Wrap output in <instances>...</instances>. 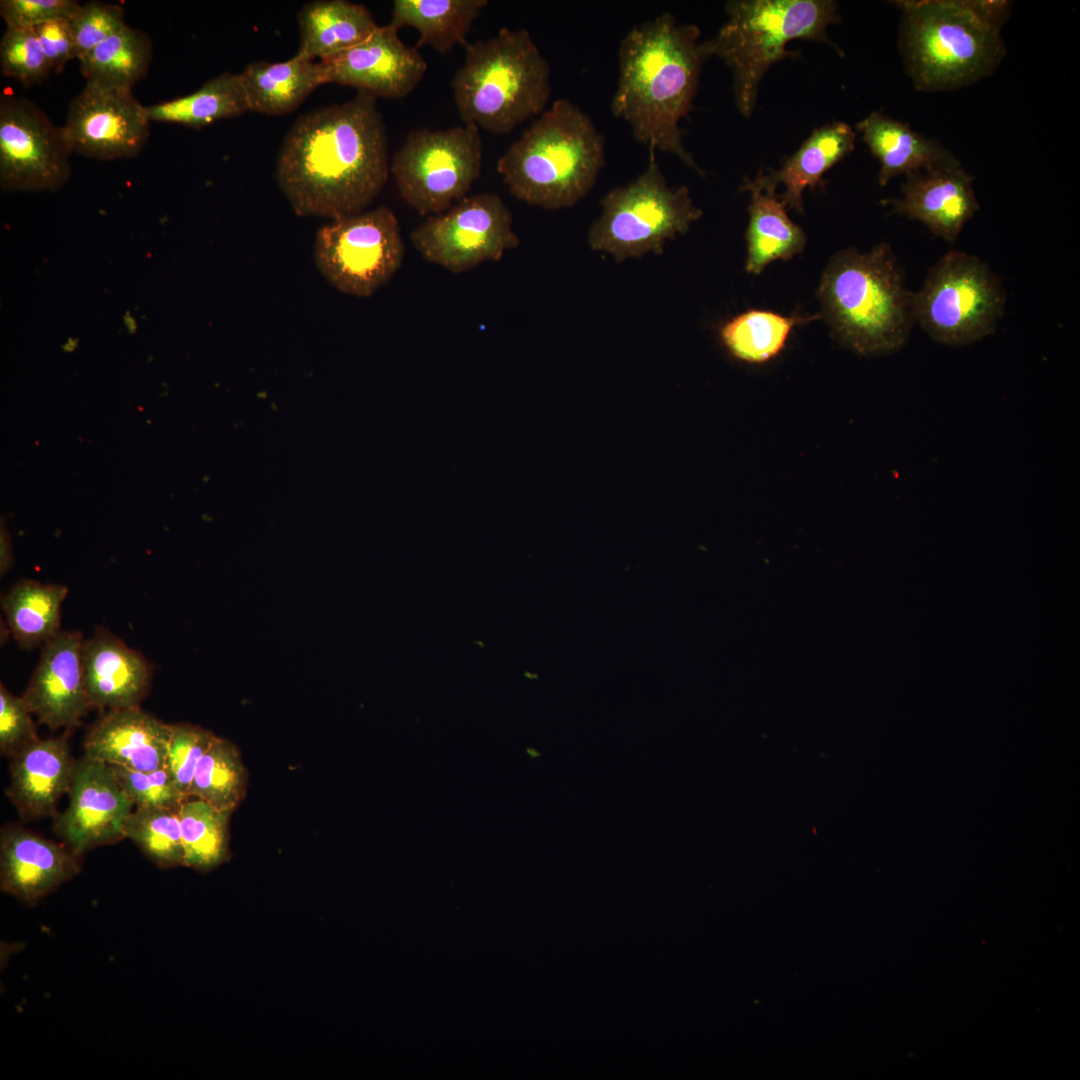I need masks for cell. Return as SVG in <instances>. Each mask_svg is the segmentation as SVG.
Segmentation results:
<instances>
[{"instance_id": "6da1fadb", "label": "cell", "mask_w": 1080, "mask_h": 1080, "mask_svg": "<svg viewBox=\"0 0 1080 1080\" xmlns=\"http://www.w3.org/2000/svg\"><path fill=\"white\" fill-rule=\"evenodd\" d=\"M377 98L358 91L301 115L288 130L275 178L295 214L341 218L366 210L381 192L390 162Z\"/></svg>"}, {"instance_id": "7a4b0ae2", "label": "cell", "mask_w": 1080, "mask_h": 1080, "mask_svg": "<svg viewBox=\"0 0 1080 1080\" xmlns=\"http://www.w3.org/2000/svg\"><path fill=\"white\" fill-rule=\"evenodd\" d=\"M700 35L696 25L679 23L670 12L633 26L619 44L611 111L649 151L673 154L703 175L680 128L693 107L702 65L711 57Z\"/></svg>"}, {"instance_id": "3957f363", "label": "cell", "mask_w": 1080, "mask_h": 1080, "mask_svg": "<svg viewBox=\"0 0 1080 1080\" xmlns=\"http://www.w3.org/2000/svg\"><path fill=\"white\" fill-rule=\"evenodd\" d=\"M899 49L918 91L944 92L991 75L1005 56L1001 27L1011 2L901 0Z\"/></svg>"}, {"instance_id": "277c9868", "label": "cell", "mask_w": 1080, "mask_h": 1080, "mask_svg": "<svg viewBox=\"0 0 1080 1080\" xmlns=\"http://www.w3.org/2000/svg\"><path fill=\"white\" fill-rule=\"evenodd\" d=\"M605 163V141L591 118L568 99H557L497 161L496 169L518 200L547 210L576 205Z\"/></svg>"}, {"instance_id": "5b68a950", "label": "cell", "mask_w": 1080, "mask_h": 1080, "mask_svg": "<svg viewBox=\"0 0 1080 1080\" xmlns=\"http://www.w3.org/2000/svg\"><path fill=\"white\" fill-rule=\"evenodd\" d=\"M913 293L884 243L869 252L838 253L818 289L835 336L863 356L890 354L905 345L915 322Z\"/></svg>"}, {"instance_id": "8992f818", "label": "cell", "mask_w": 1080, "mask_h": 1080, "mask_svg": "<svg viewBox=\"0 0 1080 1080\" xmlns=\"http://www.w3.org/2000/svg\"><path fill=\"white\" fill-rule=\"evenodd\" d=\"M464 49L463 64L451 80L463 123L508 134L546 109L551 69L529 31L502 27Z\"/></svg>"}, {"instance_id": "52a82bcc", "label": "cell", "mask_w": 1080, "mask_h": 1080, "mask_svg": "<svg viewBox=\"0 0 1080 1080\" xmlns=\"http://www.w3.org/2000/svg\"><path fill=\"white\" fill-rule=\"evenodd\" d=\"M727 19L708 40L710 56L732 70L738 111L749 117L759 84L769 68L793 55L786 45L796 39L822 42L836 48L827 28L840 21L838 5L830 0H731Z\"/></svg>"}, {"instance_id": "ba28073f", "label": "cell", "mask_w": 1080, "mask_h": 1080, "mask_svg": "<svg viewBox=\"0 0 1080 1080\" xmlns=\"http://www.w3.org/2000/svg\"><path fill=\"white\" fill-rule=\"evenodd\" d=\"M649 152L648 166L636 179L602 198V212L588 232L590 247L617 262L661 254L668 240L685 234L702 216L689 189L669 187L655 152Z\"/></svg>"}, {"instance_id": "9c48e42d", "label": "cell", "mask_w": 1080, "mask_h": 1080, "mask_svg": "<svg viewBox=\"0 0 1080 1080\" xmlns=\"http://www.w3.org/2000/svg\"><path fill=\"white\" fill-rule=\"evenodd\" d=\"M1005 303L999 277L977 256L957 250L944 254L913 293L915 322L934 341L954 347L994 332Z\"/></svg>"}, {"instance_id": "30bf717a", "label": "cell", "mask_w": 1080, "mask_h": 1080, "mask_svg": "<svg viewBox=\"0 0 1080 1080\" xmlns=\"http://www.w3.org/2000/svg\"><path fill=\"white\" fill-rule=\"evenodd\" d=\"M479 128L411 131L390 162L401 198L419 215L445 212L467 196L482 168Z\"/></svg>"}, {"instance_id": "8fae6325", "label": "cell", "mask_w": 1080, "mask_h": 1080, "mask_svg": "<svg viewBox=\"0 0 1080 1080\" xmlns=\"http://www.w3.org/2000/svg\"><path fill=\"white\" fill-rule=\"evenodd\" d=\"M405 255L399 221L386 206L333 219L315 236L313 258L341 293L370 297L395 275Z\"/></svg>"}, {"instance_id": "7c38bea8", "label": "cell", "mask_w": 1080, "mask_h": 1080, "mask_svg": "<svg viewBox=\"0 0 1080 1080\" xmlns=\"http://www.w3.org/2000/svg\"><path fill=\"white\" fill-rule=\"evenodd\" d=\"M415 250L427 262L452 273L499 261L520 240L510 210L499 195H467L445 212L431 215L410 233Z\"/></svg>"}, {"instance_id": "4fadbf2b", "label": "cell", "mask_w": 1080, "mask_h": 1080, "mask_svg": "<svg viewBox=\"0 0 1080 1080\" xmlns=\"http://www.w3.org/2000/svg\"><path fill=\"white\" fill-rule=\"evenodd\" d=\"M72 150L56 126L33 102L0 99V184L5 191H53L70 178Z\"/></svg>"}, {"instance_id": "5bb4252c", "label": "cell", "mask_w": 1080, "mask_h": 1080, "mask_svg": "<svg viewBox=\"0 0 1080 1080\" xmlns=\"http://www.w3.org/2000/svg\"><path fill=\"white\" fill-rule=\"evenodd\" d=\"M150 119L131 89L86 83L62 126L72 152L97 160L132 158L148 141Z\"/></svg>"}, {"instance_id": "9a60e30c", "label": "cell", "mask_w": 1080, "mask_h": 1080, "mask_svg": "<svg viewBox=\"0 0 1080 1080\" xmlns=\"http://www.w3.org/2000/svg\"><path fill=\"white\" fill-rule=\"evenodd\" d=\"M69 805L55 818L54 831L83 855L125 838L124 825L134 803L113 768L84 754L75 763Z\"/></svg>"}, {"instance_id": "2e32d148", "label": "cell", "mask_w": 1080, "mask_h": 1080, "mask_svg": "<svg viewBox=\"0 0 1080 1080\" xmlns=\"http://www.w3.org/2000/svg\"><path fill=\"white\" fill-rule=\"evenodd\" d=\"M390 24L378 26L363 42L319 60L326 84L335 83L377 97L401 99L422 81L427 62L415 47H408Z\"/></svg>"}, {"instance_id": "e0dca14e", "label": "cell", "mask_w": 1080, "mask_h": 1080, "mask_svg": "<svg viewBox=\"0 0 1080 1080\" xmlns=\"http://www.w3.org/2000/svg\"><path fill=\"white\" fill-rule=\"evenodd\" d=\"M83 644L79 631H60L44 644L22 694L31 714L52 730L79 726L91 708L84 680Z\"/></svg>"}, {"instance_id": "ac0fdd59", "label": "cell", "mask_w": 1080, "mask_h": 1080, "mask_svg": "<svg viewBox=\"0 0 1080 1080\" xmlns=\"http://www.w3.org/2000/svg\"><path fill=\"white\" fill-rule=\"evenodd\" d=\"M82 855L19 826L0 833V888L27 905L37 902L74 878Z\"/></svg>"}, {"instance_id": "d6986e66", "label": "cell", "mask_w": 1080, "mask_h": 1080, "mask_svg": "<svg viewBox=\"0 0 1080 1080\" xmlns=\"http://www.w3.org/2000/svg\"><path fill=\"white\" fill-rule=\"evenodd\" d=\"M973 182V176L961 165L907 174L901 185L902 197L891 200L893 212L953 242L979 210Z\"/></svg>"}, {"instance_id": "ffe728a7", "label": "cell", "mask_w": 1080, "mask_h": 1080, "mask_svg": "<svg viewBox=\"0 0 1080 1080\" xmlns=\"http://www.w3.org/2000/svg\"><path fill=\"white\" fill-rule=\"evenodd\" d=\"M173 725L139 707L108 710L89 729L84 754L135 771L165 767Z\"/></svg>"}, {"instance_id": "44dd1931", "label": "cell", "mask_w": 1080, "mask_h": 1080, "mask_svg": "<svg viewBox=\"0 0 1080 1080\" xmlns=\"http://www.w3.org/2000/svg\"><path fill=\"white\" fill-rule=\"evenodd\" d=\"M82 663L91 708L139 707L148 693L152 677L148 661L104 628L84 640Z\"/></svg>"}, {"instance_id": "7402d4cb", "label": "cell", "mask_w": 1080, "mask_h": 1080, "mask_svg": "<svg viewBox=\"0 0 1080 1080\" xmlns=\"http://www.w3.org/2000/svg\"><path fill=\"white\" fill-rule=\"evenodd\" d=\"M76 761L67 735L39 738L11 758L6 794L25 820L53 816L69 792Z\"/></svg>"}, {"instance_id": "603a6c76", "label": "cell", "mask_w": 1080, "mask_h": 1080, "mask_svg": "<svg viewBox=\"0 0 1080 1080\" xmlns=\"http://www.w3.org/2000/svg\"><path fill=\"white\" fill-rule=\"evenodd\" d=\"M863 142L879 161L881 186L898 175L961 165L938 141L914 131L909 124L874 111L856 125Z\"/></svg>"}, {"instance_id": "cb8c5ba5", "label": "cell", "mask_w": 1080, "mask_h": 1080, "mask_svg": "<svg viewBox=\"0 0 1080 1080\" xmlns=\"http://www.w3.org/2000/svg\"><path fill=\"white\" fill-rule=\"evenodd\" d=\"M742 190L750 192L749 223L746 230L748 273L759 274L776 260H789L799 254L806 242L803 230L786 212L776 186L766 182L761 174L753 180L746 178Z\"/></svg>"}, {"instance_id": "d4e9b609", "label": "cell", "mask_w": 1080, "mask_h": 1080, "mask_svg": "<svg viewBox=\"0 0 1080 1080\" xmlns=\"http://www.w3.org/2000/svg\"><path fill=\"white\" fill-rule=\"evenodd\" d=\"M238 75L249 111L269 116L296 110L326 84L321 62L300 53L283 62H250Z\"/></svg>"}, {"instance_id": "484cf974", "label": "cell", "mask_w": 1080, "mask_h": 1080, "mask_svg": "<svg viewBox=\"0 0 1080 1080\" xmlns=\"http://www.w3.org/2000/svg\"><path fill=\"white\" fill-rule=\"evenodd\" d=\"M855 139V132L846 123L826 124L815 129L780 169L760 174L766 182L776 187L783 184L785 191L779 196L782 204L803 213L804 190L815 188L830 168L849 155L854 149Z\"/></svg>"}, {"instance_id": "4316f807", "label": "cell", "mask_w": 1080, "mask_h": 1080, "mask_svg": "<svg viewBox=\"0 0 1080 1080\" xmlns=\"http://www.w3.org/2000/svg\"><path fill=\"white\" fill-rule=\"evenodd\" d=\"M297 53L326 59L366 40L378 27L362 4L346 0H322L305 4L297 15Z\"/></svg>"}, {"instance_id": "83f0119b", "label": "cell", "mask_w": 1080, "mask_h": 1080, "mask_svg": "<svg viewBox=\"0 0 1080 1080\" xmlns=\"http://www.w3.org/2000/svg\"><path fill=\"white\" fill-rule=\"evenodd\" d=\"M487 0H394L391 26L418 31L415 48L430 46L447 53L468 44L467 35Z\"/></svg>"}, {"instance_id": "f1b7e54d", "label": "cell", "mask_w": 1080, "mask_h": 1080, "mask_svg": "<svg viewBox=\"0 0 1080 1080\" xmlns=\"http://www.w3.org/2000/svg\"><path fill=\"white\" fill-rule=\"evenodd\" d=\"M68 588L23 579L1 598L9 633L23 649L44 645L60 633L61 608Z\"/></svg>"}, {"instance_id": "f546056e", "label": "cell", "mask_w": 1080, "mask_h": 1080, "mask_svg": "<svg viewBox=\"0 0 1080 1080\" xmlns=\"http://www.w3.org/2000/svg\"><path fill=\"white\" fill-rule=\"evenodd\" d=\"M249 111L239 75L224 72L194 92L146 106L150 121L202 128Z\"/></svg>"}, {"instance_id": "4dcf8cb0", "label": "cell", "mask_w": 1080, "mask_h": 1080, "mask_svg": "<svg viewBox=\"0 0 1080 1080\" xmlns=\"http://www.w3.org/2000/svg\"><path fill=\"white\" fill-rule=\"evenodd\" d=\"M151 58L148 35L125 25L78 60L86 83L132 90L148 72Z\"/></svg>"}, {"instance_id": "1f68e13d", "label": "cell", "mask_w": 1080, "mask_h": 1080, "mask_svg": "<svg viewBox=\"0 0 1080 1080\" xmlns=\"http://www.w3.org/2000/svg\"><path fill=\"white\" fill-rule=\"evenodd\" d=\"M821 316H783L753 309L725 323L719 335L734 358L750 364H761L775 358L783 350L795 327L820 319Z\"/></svg>"}, {"instance_id": "d6a6232c", "label": "cell", "mask_w": 1080, "mask_h": 1080, "mask_svg": "<svg viewBox=\"0 0 1080 1080\" xmlns=\"http://www.w3.org/2000/svg\"><path fill=\"white\" fill-rule=\"evenodd\" d=\"M230 815L196 798L181 803L178 816L184 866L207 871L228 860Z\"/></svg>"}, {"instance_id": "836d02e7", "label": "cell", "mask_w": 1080, "mask_h": 1080, "mask_svg": "<svg viewBox=\"0 0 1080 1080\" xmlns=\"http://www.w3.org/2000/svg\"><path fill=\"white\" fill-rule=\"evenodd\" d=\"M246 780V770L237 747L217 736L196 767L189 797L232 813L245 795Z\"/></svg>"}, {"instance_id": "e575fe53", "label": "cell", "mask_w": 1080, "mask_h": 1080, "mask_svg": "<svg viewBox=\"0 0 1080 1080\" xmlns=\"http://www.w3.org/2000/svg\"><path fill=\"white\" fill-rule=\"evenodd\" d=\"M124 834L156 866L184 865L178 809L137 807L126 819Z\"/></svg>"}, {"instance_id": "d590c367", "label": "cell", "mask_w": 1080, "mask_h": 1080, "mask_svg": "<svg viewBox=\"0 0 1080 1080\" xmlns=\"http://www.w3.org/2000/svg\"><path fill=\"white\" fill-rule=\"evenodd\" d=\"M0 64L4 76L26 87L43 82L53 71L34 29L29 28L7 27L0 43Z\"/></svg>"}, {"instance_id": "8d00e7d4", "label": "cell", "mask_w": 1080, "mask_h": 1080, "mask_svg": "<svg viewBox=\"0 0 1080 1080\" xmlns=\"http://www.w3.org/2000/svg\"><path fill=\"white\" fill-rule=\"evenodd\" d=\"M216 735L191 724H173L168 745L165 768L185 798L189 790L196 767L209 749Z\"/></svg>"}, {"instance_id": "74e56055", "label": "cell", "mask_w": 1080, "mask_h": 1080, "mask_svg": "<svg viewBox=\"0 0 1080 1080\" xmlns=\"http://www.w3.org/2000/svg\"><path fill=\"white\" fill-rule=\"evenodd\" d=\"M124 9L116 4L91 1L81 5L70 19L74 56L79 59L122 29Z\"/></svg>"}, {"instance_id": "f35d334b", "label": "cell", "mask_w": 1080, "mask_h": 1080, "mask_svg": "<svg viewBox=\"0 0 1080 1080\" xmlns=\"http://www.w3.org/2000/svg\"><path fill=\"white\" fill-rule=\"evenodd\" d=\"M111 767L121 787L137 807L178 809L186 799L165 767L154 771Z\"/></svg>"}, {"instance_id": "ab89813d", "label": "cell", "mask_w": 1080, "mask_h": 1080, "mask_svg": "<svg viewBox=\"0 0 1080 1080\" xmlns=\"http://www.w3.org/2000/svg\"><path fill=\"white\" fill-rule=\"evenodd\" d=\"M31 712L22 696L10 693L0 684V752L12 758L28 745L37 741Z\"/></svg>"}, {"instance_id": "60d3db41", "label": "cell", "mask_w": 1080, "mask_h": 1080, "mask_svg": "<svg viewBox=\"0 0 1080 1080\" xmlns=\"http://www.w3.org/2000/svg\"><path fill=\"white\" fill-rule=\"evenodd\" d=\"M81 4L74 0H1L0 15L9 28L34 29L56 19H71Z\"/></svg>"}, {"instance_id": "b9f144b4", "label": "cell", "mask_w": 1080, "mask_h": 1080, "mask_svg": "<svg viewBox=\"0 0 1080 1080\" xmlns=\"http://www.w3.org/2000/svg\"><path fill=\"white\" fill-rule=\"evenodd\" d=\"M34 31L54 71L60 73L67 62L75 59L70 19L52 20Z\"/></svg>"}, {"instance_id": "7bdbcfd3", "label": "cell", "mask_w": 1080, "mask_h": 1080, "mask_svg": "<svg viewBox=\"0 0 1080 1080\" xmlns=\"http://www.w3.org/2000/svg\"><path fill=\"white\" fill-rule=\"evenodd\" d=\"M13 564L12 541L3 521L0 529V574L7 573Z\"/></svg>"}]
</instances>
